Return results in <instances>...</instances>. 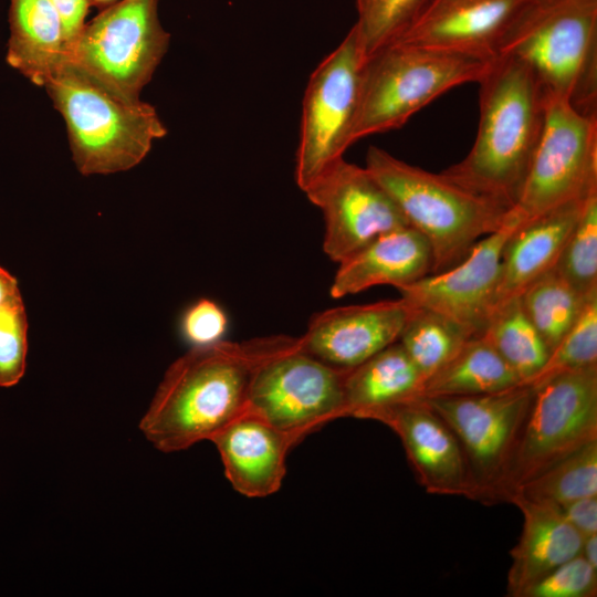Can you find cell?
Masks as SVG:
<instances>
[{"label": "cell", "mask_w": 597, "mask_h": 597, "mask_svg": "<svg viewBox=\"0 0 597 597\" xmlns=\"http://www.w3.org/2000/svg\"><path fill=\"white\" fill-rule=\"evenodd\" d=\"M292 338L275 335L193 346L166 370L139 422L140 431L161 452L211 441L248 410L256 366Z\"/></svg>", "instance_id": "cell-1"}, {"label": "cell", "mask_w": 597, "mask_h": 597, "mask_svg": "<svg viewBox=\"0 0 597 597\" xmlns=\"http://www.w3.org/2000/svg\"><path fill=\"white\" fill-rule=\"evenodd\" d=\"M478 84L474 143L443 172L512 208L542 137L548 100L527 69L509 57H494Z\"/></svg>", "instance_id": "cell-2"}, {"label": "cell", "mask_w": 597, "mask_h": 597, "mask_svg": "<svg viewBox=\"0 0 597 597\" xmlns=\"http://www.w3.org/2000/svg\"><path fill=\"white\" fill-rule=\"evenodd\" d=\"M44 87L65 122L75 166L85 176L133 168L167 134L151 105L113 91L66 57Z\"/></svg>", "instance_id": "cell-3"}, {"label": "cell", "mask_w": 597, "mask_h": 597, "mask_svg": "<svg viewBox=\"0 0 597 597\" xmlns=\"http://www.w3.org/2000/svg\"><path fill=\"white\" fill-rule=\"evenodd\" d=\"M368 171L387 191L409 226L428 240L432 271L463 260L482 238L505 222L511 208L454 181L443 171L430 172L370 146Z\"/></svg>", "instance_id": "cell-4"}, {"label": "cell", "mask_w": 597, "mask_h": 597, "mask_svg": "<svg viewBox=\"0 0 597 597\" xmlns=\"http://www.w3.org/2000/svg\"><path fill=\"white\" fill-rule=\"evenodd\" d=\"M498 56L523 64L547 100L597 116V0H533Z\"/></svg>", "instance_id": "cell-5"}, {"label": "cell", "mask_w": 597, "mask_h": 597, "mask_svg": "<svg viewBox=\"0 0 597 597\" xmlns=\"http://www.w3.org/2000/svg\"><path fill=\"white\" fill-rule=\"evenodd\" d=\"M493 59L470 53L391 43L363 62L354 144L368 135L402 126L447 91L479 82Z\"/></svg>", "instance_id": "cell-6"}, {"label": "cell", "mask_w": 597, "mask_h": 597, "mask_svg": "<svg viewBox=\"0 0 597 597\" xmlns=\"http://www.w3.org/2000/svg\"><path fill=\"white\" fill-rule=\"evenodd\" d=\"M532 388V401L494 501L506 500L523 482L597 440V365L557 374Z\"/></svg>", "instance_id": "cell-7"}, {"label": "cell", "mask_w": 597, "mask_h": 597, "mask_svg": "<svg viewBox=\"0 0 597 597\" xmlns=\"http://www.w3.org/2000/svg\"><path fill=\"white\" fill-rule=\"evenodd\" d=\"M169 39L158 0H118L85 23L65 57L113 91L138 100Z\"/></svg>", "instance_id": "cell-8"}, {"label": "cell", "mask_w": 597, "mask_h": 597, "mask_svg": "<svg viewBox=\"0 0 597 597\" xmlns=\"http://www.w3.org/2000/svg\"><path fill=\"white\" fill-rule=\"evenodd\" d=\"M345 374L304 352L293 337L256 366L247 411L297 443L328 421L346 417Z\"/></svg>", "instance_id": "cell-9"}, {"label": "cell", "mask_w": 597, "mask_h": 597, "mask_svg": "<svg viewBox=\"0 0 597 597\" xmlns=\"http://www.w3.org/2000/svg\"><path fill=\"white\" fill-rule=\"evenodd\" d=\"M363 62L353 27L311 74L295 164V181L303 191L352 145Z\"/></svg>", "instance_id": "cell-10"}, {"label": "cell", "mask_w": 597, "mask_h": 597, "mask_svg": "<svg viewBox=\"0 0 597 597\" xmlns=\"http://www.w3.org/2000/svg\"><path fill=\"white\" fill-rule=\"evenodd\" d=\"M597 191V116L548 100L542 137L519 198L510 209L523 220Z\"/></svg>", "instance_id": "cell-11"}, {"label": "cell", "mask_w": 597, "mask_h": 597, "mask_svg": "<svg viewBox=\"0 0 597 597\" xmlns=\"http://www.w3.org/2000/svg\"><path fill=\"white\" fill-rule=\"evenodd\" d=\"M533 388L526 384L490 394L422 399L457 437L478 500L494 501L528 411Z\"/></svg>", "instance_id": "cell-12"}, {"label": "cell", "mask_w": 597, "mask_h": 597, "mask_svg": "<svg viewBox=\"0 0 597 597\" xmlns=\"http://www.w3.org/2000/svg\"><path fill=\"white\" fill-rule=\"evenodd\" d=\"M304 192L323 213V249L336 263L379 235L409 226L368 169L344 157L327 167Z\"/></svg>", "instance_id": "cell-13"}, {"label": "cell", "mask_w": 597, "mask_h": 597, "mask_svg": "<svg viewBox=\"0 0 597 597\" xmlns=\"http://www.w3.org/2000/svg\"><path fill=\"white\" fill-rule=\"evenodd\" d=\"M521 222L511 210L501 228L480 239L459 263L397 287L413 307L438 312L479 335L496 305L503 247Z\"/></svg>", "instance_id": "cell-14"}, {"label": "cell", "mask_w": 597, "mask_h": 597, "mask_svg": "<svg viewBox=\"0 0 597 597\" xmlns=\"http://www.w3.org/2000/svg\"><path fill=\"white\" fill-rule=\"evenodd\" d=\"M369 419L385 423L399 437L427 492L478 500V490L457 437L422 399L381 409Z\"/></svg>", "instance_id": "cell-15"}, {"label": "cell", "mask_w": 597, "mask_h": 597, "mask_svg": "<svg viewBox=\"0 0 597 597\" xmlns=\"http://www.w3.org/2000/svg\"><path fill=\"white\" fill-rule=\"evenodd\" d=\"M411 312L401 297L335 307L315 315L301 348L338 369H352L397 342Z\"/></svg>", "instance_id": "cell-16"}, {"label": "cell", "mask_w": 597, "mask_h": 597, "mask_svg": "<svg viewBox=\"0 0 597 597\" xmlns=\"http://www.w3.org/2000/svg\"><path fill=\"white\" fill-rule=\"evenodd\" d=\"M532 1L434 0L395 42L494 59Z\"/></svg>", "instance_id": "cell-17"}, {"label": "cell", "mask_w": 597, "mask_h": 597, "mask_svg": "<svg viewBox=\"0 0 597 597\" xmlns=\"http://www.w3.org/2000/svg\"><path fill=\"white\" fill-rule=\"evenodd\" d=\"M211 442L220 454L226 478L247 498H264L280 490L287 453L296 443L250 411L231 421Z\"/></svg>", "instance_id": "cell-18"}, {"label": "cell", "mask_w": 597, "mask_h": 597, "mask_svg": "<svg viewBox=\"0 0 597 597\" xmlns=\"http://www.w3.org/2000/svg\"><path fill=\"white\" fill-rule=\"evenodd\" d=\"M588 197L517 224L503 247L495 307L520 296L531 283L555 268Z\"/></svg>", "instance_id": "cell-19"}, {"label": "cell", "mask_w": 597, "mask_h": 597, "mask_svg": "<svg viewBox=\"0 0 597 597\" xmlns=\"http://www.w3.org/2000/svg\"><path fill=\"white\" fill-rule=\"evenodd\" d=\"M428 240L408 226L384 233L338 264L329 293L342 297L376 285L399 287L432 271Z\"/></svg>", "instance_id": "cell-20"}, {"label": "cell", "mask_w": 597, "mask_h": 597, "mask_svg": "<svg viewBox=\"0 0 597 597\" xmlns=\"http://www.w3.org/2000/svg\"><path fill=\"white\" fill-rule=\"evenodd\" d=\"M507 501L520 509L523 526L519 542L511 549L506 591L509 596L522 597L535 582L580 554L584 537L556 505L528 500L519 493L510 494Z\"/></svg>", "instance_id": "cell-21"}, {"label": "cell", "mask_w": 597, "mask_h": 597, "mask_svg": "<svg viewBox=\"0 0 597 597\" xmlns=\"http://www.w3.org/2000/svg\"><path fill=\"white\" fill-rule=\"evenodd\" d=\"M423 381L422 375L397 341L346 370L345 415L369 419L381 409L418 399Z\"/></svg>", "instance_id": "cell-22"}, {"label": "cell", "mask_w": 597, "mask_h": 597, "mask_svg": "<svg viewBox=\"0 0 597 597\" xmlns=\"http://www.w3.org/2000/svg\"><path fill=\"white\" fill-rule=\"evenodd\" d=\"M7 62L33 84L46 78L66 55L62 19L51 0H10Z\"/></svg>", "instance_id": "cell-23"}, {"label": "cell", "mask_w": 597, "mask_h": 597, "mask_svg": "<svg viewBox=\"0 0 597 597\" xmlns=\"http://www.w3.org/2000/svg\"><path fill=\"white\" fill-rule=\"evenodd\" d=\"M520 384V377L494 348L475 335L425 380L419 398L490 394Z\"/></svg>", "instance_id": "cell-24"}, {"label": "cell", "mask_w": 597, "mask_h": 597, "mask_svg": "<svg viewBox=\"0 0 597 597\" xmlns=\"http://www.w3.org/2000/svg\"><path fill=\"white\" fill-rule=\"evenodd\" d=\"M479 335L515 371L522 384L543 367L549 355L519 296L498 305Z\"/></svg>", "instance_id": "cell-25"}, {"label": "cell", "mask_w": 597, "mask_h": 597, "mask_svg": "<svg viewBox=\"0 0 597 597\" xmlns=\"http://www.w3.org/2000/svg\"><path fill=\"white\" fill-rule=\"evenodd\" d=\"M594 293L587 296L580 294L552 269L531 283L519 298L526 316L551 353Z\"/></svg>", "instance_id": "cell-26"}, {"label": "cell", "mask_w": 597, "mask_h": 597, "mask_svg": "<svg viewBox=\"0 0 597 597\" xmlns=\"http://www.w3.org/2000/svg\"><path fill=\"white\" fill-rule=\"evenodd\" d=\"M472 336L475 335L438 312L411 306L398 342L426 380Z\"/></svg>", "instance_id": "cell-27"}, {"label": "cell", "mask_w": 597, "mask_h": 597, "mask_svg": "<svg viewBox=\"0 0 597 597\" xmlns=\"http://www.w3.org/2000/svg\"><path fill=\"white\" fill-rule=\"evenodd\" d=\"M512 493L556 506L580 498L597 496V440L523 482Z\"/></svg>", "instance_id": "cell-28"}, {"label": "cell", "mask_w": 597, "mask_h": 597, "mask_svg": "<svg viewBox=\"0 0 597 597\" xmlns=\"http://www.w3.org/2000/svg\"><path fill=\"white\" fill-rule=\"evenodd\" d=\"M432 0H356V30L364 60L397 41Z\"/></svg>", "instance_id": "cell-29"}, {"label": "cell", "mask_w": 597, "mask_h": 597, "mask_svg": "<svg viewBox=\"0 0 597 597\" xmlns=\"http://www.w3.org/2000/svg\"><path fill=\"white\" fill-rule=\"evenodd\" d=\"M577 292H597V191L589 195L554 268Z\"/></svg>", "instance_id": "cell-30"}, {"label": "cell", "mask_w": 597, "mask_h": 597, "mask_svg": "<svg viewBox=\"0 0 597 597\" xmlns=\"http://www.w3.org/2000/svg\"><path fill=\"white\" fill-rule=\"evenodd\" d=\"M594 365H597V293L589 296L577 320L526 385L536 387L557 374Z\"/></svg>", "instance_id": "cell-31"}, {"label": "cell", "mask_w": 597, "mask_h": 597, "mask_svg": "<svg viewBox=\"0 0 597 597\" xmlns=\"http://www.w3.org/2000/svg\"><path fill=\"white\" fill-rule=\"evenodd\" d=\"M28 318L22 297L0 307V386L12 387L24 375Z\"/></svg>", "instance_id": "cell-32"}, {"label": "cell", "mask_w": 597, "mask_h": 597, "mask_svg": "<svg viewBox=\"0 0 597 597\" xmlns=\"http://www.w3.org/2000/svg\"><path fill=\"white\" fill-rule=\"evenodd\" d=\"M596 595L597 569L578 554L535 582L522 597H595Z\"/></svg>", "instance_id": "cell-33"}, {"label": "cell", "mask_w": 597, "mask_h": 597, "mask_svg": "<svg viewBox=\"0 0 597 597\" xmlns=\"http://www.w3.org/2000/svg\"><path fill=\"white\" fill-rule=\"evenodd\" d=\"M228 327V317L213 301L201 298L184 314L181 331L193 346H203L222 341Z\"/></svg>", "instance_id": "cell-34"}, {"label": "cell", "mask_w": 597, "mask_h": 597, "mask_svg": "<svg viewBox=\"0 0 597 597\" xmlns=\"http://www.w3.org/2000/svg\"><path fill=\"white\" fill-rule=\"evenodd\" d=\"M583 537L597 534V496H586L558 506Z\"/></svg>", "instance_id": "cell-35"}, {"label": "cell", "mask_w": 597, "mask_h": 597, "mask_svg": "<svg viewBox=\"0 0 597 597\" xmlns=\"http://www.w3.org/2000/svg\"><path fill=\"white\" fill-rule=\"evenodd\" d=\"M51 2L62 19L67 52L86 23L91 2L90 0H51Z\"/></svg>", "instance_id": "cell-36"}, {"label": "cell", "mask_w": 597, "mask_h": 597, "mask_svg": "<svg viewBox=\"0 0 597 597\" xmlns=\"http://www.w3.org/2000/svg\"><path fill=\"white\" fill-rule=\"evenodd\" d=\"M21 296L17 279L0 266V307Z\"/></svg>", "instance_id": "cell-37"}, {"label": "cell", "mask_w": 597, "mask_h": 597, "mask_svg": "<svg viewBox=\"0 0 597 597\" xmlns=\"http://www.w3.org/2000/svg\"><path fill=\"white\" fill-rule=\"evenodd\" d=\"M580 555L597 569V534L584 537Z\"/></svg>", "instance_id": "cell-38"}, {"label": "cell", "mask_w": 597, "mask_h": 597, "mask_svg": "<svg viewBox=\"0 0 597 597\" xmlns=\"http://www.w3.org/2000/svg\"><path fill=\"white\" fill-rule=\"evenodd\" d=\"M118 0H90L91 6H95L97 8L104 9L113 3H115Z\"/></svg>", "instance_id": "cell-39"}, {"label": "cell", "mask_w": 597, "mask_h": 597, "mask_svg": "<svg viewBox=\"0 0 597 597\" xmlns=\"http://www.w3.org/2000/svg\"><path fill=\"white\" fill-rule=\"evenodd\" d=\"M432 1H434V0H432ZM432 1H431V2H432Z\"/></svg>", "instance_id": "cell-40"}]
</instances>
